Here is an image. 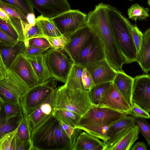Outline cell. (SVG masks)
<instances>
[{
    "instance_id": "obj_1",
    "label": "cell",
    "mask_w": 150,
    "mask_h": 150,
    "mask_svg": "<svg viewBox=\"0 0 150 150\" xmlns=\"http://www.w3.org/2000/svg\"><path fill=\"white\" fill-rule=\"evenodd\" d=\"M108 4L100 3L87 15L86 25L101 40L106 55V60L117 72H123V65L128 64L119 49L111 30L108 16Z\"/></svg>"
},
{
    "instance_id": "obj_2",
    "label": "cell",
    "mask_w": 150,
    "mask_h": 150,
    "mask_svg": "<svg viewBox=\"0 0 150 150\" xmlns=\"http://www.w3.org/2000/svg\"><path fill=\"white\" fill-rule=\"evenodd\" d=\"M70 141L62 129L59 120L53 115L31 136L32 150H70Z\"/></svg>"
},
{
    "instance_id": "obj_3",
    "label": "cell",
    "mask_w": 150,
    "mask_h": 150,
    "mask_svg": "<svg viewBox=\"0 0 150 150\" xmlns=\"http://www.w3.org/2000/svg\"><path fill=\"white\" fill-rule=\"evenodd\" d=\"M109 23L116 43L128 63L136 62L137 52L128 25V19L117 8L108 5Z\"/></svg>"
},
{
    "instance_id": "obj_4",
    "label": "cell",
    "mask_w": 150,
    "mask_h": 150,
    "mask_svg": "<svg viewBox=\"0 0 150 150\" xmlns=\"http://www.w3.org/2000/svg\"><path fill=\"white\" fill-rule=\"evenodd\" d=\"M94 105L89 91L73 89L65 84L57 88L53 104L54 115L56 110L64 109L83 116Z\"/></svg>"
},
{
    "instance_id": "obj_5",
    "label": "cell",
    "mask_w": 150,
    "mask_h": 150,
    "mask_svg": "<svg viewBox=\"0 0 150 150\" xmlns=\"http://www.w3.org/2000/svg\"><path fill=\"white\" fill-rule=\"evenodd\" d=\"M53 77L29 88L21 97L19 103L24 115H27L43 103L57 88Z\"/></svg>"
},
{
    "instance_id": "obj_6",
    "label": "cell",
    "mask_w": 150,
    "mask_h": 150,
    "mask_svg": "<svg viewBox=\"0 0 150 150\" xmlns=\"http://www.w3.org/2000/svg\"><path fill=\"white\" fill-rule=\"evenodd\" d=\"M46 53L47 64L52 77L65 83L74 61L63 49L50 48Z\"/></svg>"
},
{
    "instance_id": "obj_7",
    "label": "cell",
    "mask_w": 150,
    "mask_h": 150,
    "mask_svg": "<svg viewBox=\"0 0 150 150\" xmlns=\"http://www.w3.org/2000/svg\"><path fill=\"white\" fill-rule=\"evenodd\" d=\"M105 59L106 55L103 45L98 35L91 30L74 63L86 68Z\"/></svg>"
},
{
    "instance_id": "obj_8",
    "label": "cell",
    "mask_w": 150,
    "mask_h": 150,
    "mask_svg": "<svg viewBox=\"0 0 150 150\" xmlns=\"http://www.w3.org/2000/svg\"><path fill=\"white\" fill-rule=\"evenodd\" d=\"M29 88L14 72L8 69L6 76L0 80V100L17 103Z\"/></svg>"
},
{
    "instance_id": "obj_9",
    "label": "cell",
    "mask_w": 150,
    "mask_h": 150,
    "mask_svg": "<svg viewBox=\"0 0 150 150\" xmlns=\"http://www.w3.org/2000/svg\"><path fill=\"white\" fill-rule=\"evenodd\" d=\"M50 18L62 35L67 37L86 25L87 15L71 9Z\"/></svg>"
},
{
    "instance_id": "obj_10",
    "label": "cell",
    "mask_w": 150,
    "mask_h": 150,
    "mask_svg": "<svg viewBox=\"0 0 150 150\" xmlns=\"http://www.w3.org/2000/svg\"><path fill=\"white\" fill-rule=\"evenodd\" d=\"M97 107L132 115L131 106L112 82L103 95Z\"/></svg>"
},
{
    "instance_id": "obj_11",
    "label": "cell",
    "mask_w": 150,
    "mask_h": 150,
    "mask_svg": "<svg viewBox=\"0 0 150 150\" xmlns=\"http://www.w3.org/2000/svg\"><path fill=\"white\" fill-rule=\"evenodd\" d=\"M125 115L117 111L94 105L82 116L78 125L105 124L111 125Z\"/></svg>"
},
{
    "instance_id": "obj_12",
    "label": "cell",
    "mask_w": 150,
    "mask_h": 150,
    "mask_svg": "<svg viewBox=\"0 0 150 150\" xmlns=\"http://www.w3.org/2000/svg\"><path fill=\"white\" fill-rule=\"evenodd\" d=\"M134 79L132 103L150 112V75H139Z\"/></svg>"
},
{
    "instance_id": "obj_13",
    "label": "cell",
    "mask_w": 150,
    "mask_h": 150,
    "mask_svg": "<svg viewBox=\"0 0 150 150\" xmlns=\"http://www.w3.org/2000/svg\"><path fill=\"white\" fill-rule=\"evenodd\" d=\"M135 125V118L128 115H124L114 122L108 131V135L109 139L104 141L105 149L115 144Z\"/></svg>"
},
{
    "instance_id": "obj_14",
    "label": "cell",
    "mask_w": 150,
    "mask_h": 150,
    "mask_svg": "<svg viewBox=\"0 0 150 150\" xmlns=\"http://www.w3.org/2000/svg\"><path fill=\"white\" fill-rule=\"evenodd\" d=\"M30 88L37 84L38 79L29 61L23 53L18 54L8 69Z\"/></svg>"
},
{
    "instance_id": "obj_15",
    "label": "cell",
    "mask_w": 150,
    "mask_h": 150,
    "mask_svg": "<svg viewBox=\"0 0 150 150\" xmlns=\"http://www.w3.org/2000/svg\"><path fill=\"white\" fill-rule=\"evenodd\" d=\"M33 8L44 16L52 18L71 9L67 0H30Z\"/></svg>"
},
{
    "instance_id": "obj_16",
    "label": "cell",
    "mask_w": 150,
    "mask_h": 150,
    "mask_svg": "<svg viewBox=\"0 0 150 150\" xmlns=\"http://www.w3.org/2000/svg\"><path fill=\"white\" fill-rule=\"evenodd\" d=\"M57 88L43 103L27 115L31 136L33 132L47 119L54 115L53 104Z\"/></svg>"
},
{
    "instance_id": "obj_17",
    "label": "cell",
    "mask_w": 150,
    "mask_h": 150,
    "mask_svg": "<svg viewBox=\"0 0 150 150\" xmlns=\"http://www.w3.org/2000/svg\"><path fill=\"white\" fill-rule=\"evenodd\" d=\"M91 30L86 25L67 37L63 49L74 61L90 36Z\"/></svg>"
},
{
    "instance_id": "obj_18",
    "label": "cell",
    "mask_w": 150,
    "mask_h": 150,
    "mask_svg": "<svg viewBox=\"0 0 150 150\" xmlns=\"http://www.w3.org/2000/svg\"><path fill=\"white\" fill-rule=\"evenodd\" d=\"M86 68L91 74L95 85L113 82L117 72L106 59Z\"/></svg>"
},
{
    "instance_id": "obj_19",
    "label": "cell",
    "mask_w": 150,
    "mask_h": 150,
    "mask_svg": "<svg viewBox=\"0 0 150 150\" xmlns=\"http://www.w3.org/2000/svg\"><path fill=\"white\" fill-rule=\"evenodd\" d=\"M30 63L38 79L37 84L45 82L52 77L46 61V53L26 57Z\"/></svg>"
},
{
    "instance_id": "obj_20",
    "label": "cell",
    "mask_w": 150,
    "mask_h": 150,
    "mask_svg": "<svg viewBox=\"0 0 150 150\" xmlns=\"http://www.w3.org/2000/svg\"><path fill=\"white\" fill-rule=\"evenodd\" d=\"M134 78L126 74L124 71H118L113 83L117 89L131 106L134 83Z\"/></svg>"
},
{
    "instance_id": "obj_21",
    "label": "cell",
    "mask_w": 150,
    "mask_h": 150,
    "mask_svg": "<svg viewBox=\"0 0 150 150\" xmlns=\"http://www.w3.org/2000/svg\"><path fill=\"white\" fill-rule=\"evenodd\" d=\"M136 62L144 72L147 73L150 71V27L143 33L140 48L137 54Z\"/></svg>"
},
{
    "instance_id": "obj_22",
    "label": "cell",
    "mask_w": 150,
    "mask_h": 150,
    "mask_svg": "<svg viewBox=\"0 0 150 150\" xmlns=\"http://www.w3.org/2000/svg\"><path fill=\"white\" fill-rule=\"evenodd\" d=\"M25 48V41H19L16 45L12 47H0V57L8 69L18 55L23 53Z\"/></svg>"
},
{
    "instance_id": "obj_23",
    "label": "cell",
    "mask_w": 150,
    "mask_h": 150,
    "mask_svg": "<svg viewBox=\"0 0 150 150\" xmlns=\"http://www.w3.org/2000/svg\"><path fill=\"white\" fill-rule=\"evenodd\" d=\"M139 130L136 125L115 144L108 150H129L138 138Z\"/></svg>"
},
{
    "instance_id": "obj_24",
    "label": "cell",
    "mask_w": 150,
    "mask_h": 150,
    "mask_svg": "<svg viewBox=\"0 0 150 150\" xmlns=\"http://www.w3.org/2000/svg\"><path fill=\"white\" fill-rule=\"evenodd\" d=\"M99 144H104L103 142L85 131L82 132L77 138L74 150H91Z\"/></svg>"
},
{
    "instance_id": "obj_25",
    "label": "cell",
    "mask_w": 150,
    "mask_h": 150,
    "mask_svg": "<svg viewBox=\"0 0 150 150\" xmlns=\"http://www.w3.org/2000/svg\"><path fill=\"white\" fill-rule=\"evenodd\" d=\"M111 125L107 124L79 125L75 128L80 129L103 141H106L110 138L108 135V132Z\"/></svg>"
},
{
    "instance_id": "obj_26",
    "label": "cell",
    "mask_w": 150,
    "mask_h": 150,
    "mask_svg": "<svg viewBox=\"0 0 150 150\" xmlns=\"http://www.w3.org/2000/svg\"><path fill=\"white\" fill-rule=\"evenodd\" d=\"M84 68L74 63L65 84L71 89L86 91L82 81V74Z\"/></svg>"
},
{
    "instance_id": "obj_27",
    "label": "cell",
    "mask_w": 150,
    "mask_h": 150,
    "mask_svg": "<svg viewBox=\"0 0 150 150\" xmlns=\"http://www.w3.org/2000/svg\"><path fill=\"white\" fill-rule=\"evenodd\" d=\"M36 21L39 25L44 37H52L62 35L50 18L41 14L37 17Z\"/></svg>"
},
{
    "instance_id": "obj_28",
    "label": "cell",
    "mask_w": 150,
    "mask_h": 150,
    "mask_svg": "<svg viewBox=\"0 0 150 150\" xmlns=\"http://www.w3.org/2000/svg\"><path fill=\"white\" fill-rule=\"evenodd\" d=\"M54 115L59 121L74 127L79 124L82 117L77 113L64 109L56 110Z\"/></svg>"
},
{
    "instance_id": "obj_29",
    "label": "cell",
    "mask_w": 150,
    "mask_h": 150,
    "mask_svg": "<svg viewBox=\"0 0 150 150\" xmlns=\"http://www.w3.org/2000/svg\"><path fill=\"white\" fill-rule=\"evenodd\" d=\"M150 9L135 3L132 5L127 11V14L129 19L136 21L137 20H143L149 16Z\"/></svg>"
},
{
    "instance_id": "obj_30",
    "label": "cell",
    "mask_w": 150,
    "mask_h": 150,
    "mask_svg": "<svg viewBox=\"0 0 150 150\" xmlns=\"http://www.w3.org/2000/svg\"><path fill=\"white\" fill-rule=\"evenodd\" d=\"M0 106L3 108L5 114V121L23 114L19 102L13 103L0 100Z\"/></svg>"
},
{
    "instance_id": "obj_31",
    "label": "cell",
    "mask_w": 150,
    "mask_h": 150,
    "mask_svg": "<svg viewBox=\"0 0 150 150\" xmlns=\"http://www.w3.org/2000/svg\"><path fill=\"white\" fill-rule=\"evenodd\" d=\"M18 128L0 137V150H16Z\"/></svg>"
},
{
    "instance_id": "obj_32",
    "label": "cell",
    "mask_w": 150,
    "mask_h": 150,
    "mask_svg": "<svg viewBox=\"0 0 150 150\" xmlns=\"http://www.w3.org/2000/svg\"><path fill=\"white\" fill-rule=\"evenodd\" d=\"M112 82H105L96 85L89 91L90 98L93 105H97L103 93Z\"/></svg>"
},
{
    "instance_id": "obj_33",
    "label": "cell",
    "mask_w": 150,
    "mask_h": 150,
    "mask_svg": "<svg viewBox=\"0 0 150 150\" xmlns=\"http://www.w3.org/2000/svg\"><path fill=\"white\" fill-rule=\"evenodd\" d=\"M23 116V114L0 123V137L16 129L20 124Z\"/></svg>"
},
{
    "instance_id": "obj_34",
    "label": "cell",
    "mask_w": 150,
    "mask_h": 150,
    "mask_svg": "<svg viewBox=\"0 0 150 150\" xmlns=\"http://www.w3.org/2000/svg\"><path fill=\"white\" fill-rule=\"evenodd\" d=\"M0 8L7 13L10 18H17L28 23L26 16L16 6L0 1Z\"/></svg>"
},
{
    "instance_id": "obj_35",
    "label": "cell",
    "mask_w": 150,
    "mask_h": 150,
    "mask_svg": "<svg viewBox=\"0 0 150 150\" xmlns=\"http://www.w3.org/2000/svg\"><path fill=\"white\" fill-rule=\"evenodd\" d=\"M17 137L23 141L31 142V133L27 115H24L18 127Z\"/></svg>"
},
{
    "instance_id": "obj_36",
    "label": "cell",
    "mask_w": 150,
    "mask_h": 150,
    "mask_svg": "<svg viewBox=\"0 0 150 150\" xmlns=\"http://www.w3.org/2000/svg\"><path fill=\"white\" fill-rule=\"evenodd\" d=\"M15 5L19 8L26 16L29 13H34V8L30 0H0Z\"/></svg>"
},
{
    "instance_id": "obj_37",
    "label": "cell",
    "mask_w": 150,
    "mask_h": 150,
    "mask_svg": "<svg viewBox=\"0 0 150 150\" xmlns=\"http://www.w3.org/2000/svg\"><path fill=\"white\" fill-rule=\"evenodd\" d=\"M128 25L137 54L139 51L141 44L143 33L140 30L136 25H132L129 21H128Z\"/></svg>"
},
{
    "instance_id": "obj_38",
    "label": "cell",
    "mask_w": 150,
    "mask_h": 150,
    "mask_svg": "<svg viewBox=\"0 0 150 150\" xmlns=\"http://www.w3.org/2000/svg\"><path fill=\"white\" fill-rule=\"evenodd\" d=\"M136 125L139 127V131L150 145V124L145 119L135 118Z\"/></svg>"
},
{
    "instance_id": "obj_39",
    "label": "cell",
    "mask_w": 150,
    "mask_h": 150,
    "mask_svg": "<svg viewBox=\"0 0 150 150\" xmlns=\"http://www.w3.org/2000/svg\"><path fill=\"white\" fill-rule=\"evenodd\" d=\"M48 41L51 48L55 49H63L67 42V37L61 35L56 37L44 36Z\"/></svg>"
},
{
    "instance_id": "obj_40",
    "label": "cell",
    "mask_w": 150,
    "mask_h": 150,
    "mask_svg": "<svg viewBox=\"0 0 150 150\" xmlns=\"http://www.w3.org/2000/svg\"><path fill=\"white\" fill-rule=\"evenodd\" d=\"M27 41L28 45L31 46L43 49L51 48L48 41L44 37L33 38Z\"/></svg>"
},
{
    "instance_id": "obj_41",
    "label": "cell",
    "mask_w": 150,
    "mask_h": 150,
    "mask_svg": "<svg viewBox=\"0 0 150 150\" xmlns=\"http://www.w3.org/2000/svg\"><path fill=\"white\" fill-rule=\"evenodd\" d=\"M18 40L7 34L0 28V45L1 47H10L16 45Z\"/></svg>"
},
{
    "instance_id": "obj_42",
    "label": "cell",
    "mask_w": 150,
    "mask_h": 150,
    "mask_svg": "<svg viewBox=\"0 0 150 150\" xmlns=\"http://www.w3.org/2000/svg\"><path fill=\"white\" fill-rule=\"evenodd\" d=\"M25 48L23 54L26 57L38 55L46 53L49 49H43L28 45V41H25Z\"/></svg>"
},
{
    "instance_id": "obj_43",
    "label": "cell",
    "mask_w": 150,
    "mask_h": 150,
    "mask_svg": "<svg viewBox=\"0 0 150 150\" xmlns=\"http://www.w3.org/2000/svg\"><path fill=\"white\" fill-rule=\"evenodd\" d=\"M24 36L25 41L33 38L44 37L40 27L36 22L35 25L30 26Z\"/></svg>"
},
{
    "instance_id": "obj_44",
    "label": "cell",
    "mask_w": 150,
    "mask_h": 150,
    "mask_svg": "<svg viewBox=\"0 0 150 150\" xmlns=\"http://www.w3.org/2000/svg\"><path fill=\"white\" fill-rule=\"evenodd\" d=\"M0 28L7 34L18 40V35L17 31L8 21L0 19Z\"/></svg>"
},
{
    "instance_id": "obj_45",
    "label": "cell",
    "mask_w": 150,
    "mask_h": 150,
    "mask_svg": "<svg viewBox=\"0 0 150 150\" xmlns=\"http://www.w3.org/2000/svg\"><path fill=\"white\" fill-rule=\"evenodd\" d=\"M131 111L133 117L135 118L144 119L150 118L149 112L146 111L138 105L132 103L131 105Z\"/></svg>"
},
{
    "instance_id": "obj_46",
    "label": "cell",
    "mask_w": 150,
    "mask_h": 150,
    "mask_svg": "<svg viewBox=\"0 0 150 150\" xmlns=\"http://www.w3.org/2000/svg\"><path fill=\"white\" fill-rule=\"evenodd\" d=\"M82 81L86 91H89L95 85L91 74L86 68H84L83 71Z\"/></svg>"
},
{
    "instance_id": "obj_47",
    "label": "cell",
    "mask_w": 150,
    "mask_h": 150,
    "mask_svg": "<svg viewBox=\"0 0 150 150\" xmlns=\"http://www.w3.org/2000/svg\"><path fill=\"white\" fill-rule=\"evenodd\" d=\"M16 150H32L31 142L23 141L17 137Z\"/></svg>"
},
{
    "instance_id": "obj_48",
    "label": "cell",
    "mask_w": 150,
    "mask_h": 150,
    "mask_svg": "<svg viewBox=\"0 0 150 150\" xmlns=\"http://www.w3.org/2000/svg\"><path fill=\"white\" fill-rule=\"evenodd\" d=\"M59 121L62 131L70 139L74 132L75 128L67 125L62 121Z\"/></svg>"
},
{
    "instance_id": "obj_49",
    "label": "cell",
    "mask_w": 150,
    "mask_h": 150,
    "mask_svg": "<svg viewBox=\"0 0 150 150\" xmlns=\"http://www.w3.org/2000/svg\"><path fill=\"white\" fill-rule=\"evenodd\" d=\"M82 130L80 129L75 128L74 132L70 139V150H74L77 138L81 132H82Z\"/></svg>"
},
{
    "instance_id": "obj_50",
    "label": "cell",
    "mask_w": 150,
    "mask_h": 150,
    "mask_svg": "<svg viewBox=\"0 0 150 150\" xmlns=\"http://www.w3.org/2000/svg\"><path fill=\"white\" fill-rule=\"evenodd\" d=\"M2 58L0 57V80L5 77L7 75L8 70Z\"/></svg>"
},
{
    "instance_id": "obj_51",
    "label": "cell",
    "mask_w": 150,
    "mask_h": 150,
    "mask_svg": "<svg viewBox=\"0 0 150 150\" xmlns=\"http://www.w3.org/2000/svg\"><path fill=\"white\" fill-rule=\"evenodd\" d=\"M132 150H147V148L145 143L142 142H137L131 147Z\"/></svg>"
},
{
    "instance_id": "obj_52",
    "label": "cell",
    "mask_w": 150,
    "mask_h": 150,
    "mask_svg": "<svg viewBox=\"0 0 150 150\" xmlns=\"http://www.w3.org/2000/svg\"><path fill=\"white\" fill-rule=\"evenodd\" d=\"M28 23L31 25H34L36 22L34 13H28L26 16Z\"/></svg>"
},
{
    "instance_id": "obj_53",
    "label": "cell",
    "mask_w": 150,
    "mask_h": 150,
    "mask_svg": "<svg viewBox=\"0 0 150 150\" xmlns=\"http://www.w3.org/2000/svg\"><path fill=\"white\" fill-rule=\"evenodd\" d=\"M0 18L6 21H9L10 19L7 13L3 9L0 8Z\"/></svg>"
},
{
    "instance_id": "obj_54",
    "label": "cell",
    "mask_w": 150,
    "mask_h": 150,
    "mask_svg": "<svg viewBox=\"0 0 150 150\" xmlns=\"http://www.w3.org/2000/svg\"><path fill=\"white\" fill-rule=\"evenodd\" d=\"M147 0V2L149 4V5L150 7V0Z\"/></svg>"
},
{
    "instance_id": "obj_55",
    "label": "cell",
    "mask_w": 150,
    "mask_h": 150,
    "mask_svg": "<svg viewBox=\"0 0 150 150\" xmlns=\"http://www.w3.org/2000/svg\"><path fill=\"white\" fill-rule=\"evenodd\" d=\"M129 0L130 1H133V0Z\"/></svg>"
}]
</instances>
